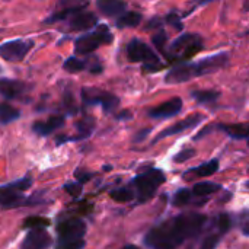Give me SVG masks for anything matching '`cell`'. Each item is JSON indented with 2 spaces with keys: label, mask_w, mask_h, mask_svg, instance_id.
Here are the masks:
<instances>
[{
  "label": "cell",
  "mask_w": 249,
  "mask_h": 249,
  "mask_svg": "<svg viewBox=\"0 0 249 249\" xmlns=\"http://www.w3.org/2000/svg\"><path fill=\"white\" fill-rule=\"evenodd\" d=\"M109 197L117 203H128L136 197V194L130 188H117L109 193Z\"/></svg>",
  "instance_id": "484cf974"
},
{
  "label": "cell",
  "mask_w": 249,
  "mask_h": 249,
  "mask_svg": "<svg viewBox=\"0 0 249 249\" xmlns=\"http://www.w3.org/2000/svg\"><path fill=\"white\" fill-rule=\"evenodd\" d=\"M206 223L203 214H179L147 232L146 247L152 249H175L190 238H196Z\"/></svg>",
  "instance_id": "6da1fadb"
},
{
  "label": "cell",
  "mask_w": 249,
  "mask_h": 249,
  "mask_svg": "<svg viewBox=\"0 0 249 249\" xmlns=\"http://www.w3.org/2000/svg\"><path fill=\"white\" fill-rule=\"evenodd\" d=\"M86 233V225L80 219H69L57 226L58 241H73L82 239Z\"/></svg>",
  "instance_id": "30bf717a"
},
{
  "label": "cell",
  "mask_w": 249,
  "mask_h": 249,
  "mask_svg": "<svg viewBox=\"0 0 249 249\" xmlns=\"http://www.w3.org/2000/svg\"><path fill=\"white\" fill-rule=\"evenodd\" d=\"M162 69H165V64H162L160 61L143 64V71H144V73H153V71H159V70H162Z\"/></svg>",
  "instance_id": "8d00e7d4"
},
{
  "label": "cell",
  "mask_w": 249,
  "mask_h": 249,
  "mask_svg": "<svg viewBox=\"0 0 249 249\" xmlns=\"http://www.w3.org/2000/svg\"><path fill=\"white\" fill-rule=\"evenodd\" d=\"M150 131H152V128H150V127H149V128H143V130H140V131L133 137V142H134V143H142V142L149 136V133H150Z\"/></svg>",
  "instance_id": "74e56055"
},
{
  "label": "cell",
  "mask_w": 249,
  "mask_h": 249,
  "mask_svg": "<svg viewBox=\"0 0 249 249\" xmlns=\"http://www.w3.org/2000/svg\"><path fill=\"white\" fill-rule=\"evenodd\" d=\"M83 9H85V4H82V6L66 7V9L60 10V12H54L50 18H47V19L44 20V23H54V22H58V20L69 19V18H71L74 13H77V12H80V10H83Z\"/></svg>",
  "instance_id": "44dd1931"
},
{
  "label": "cell",
  "mask_w": 249,
  "mask_h": 249,
  "mask_svg": "<svg viewBox=\"0 0 249 249\" xmlns=\"http://www.w3.org/2000/svg\"><path fill=\"white\" fill-rule=\"evenodd\" d=\"M231 226H232L231 216L229 214H220V217H219V228H220L222 233L229 232L231 231Z\"/></svg>",
  "instance_id": "e575fe53"
},
{
  "label": "cell",
  "mask_w": 249,
  "mask_h": 249,
  "mask_svg": "<svg viewBox=\"0 0 249 249\" xmlns=\"http://www.w3.org/2000/svg\"><path fill=\"white\" fill-rule=\"evenodd\" d=\"M194 156H196V150H194V149H184L182 152H179V153H177V155L174 156V162H177V163H184V162L190 160V159L194 158Z\"/></svg>",
  "instance_id": "1f68e13d"
},
{
  "label": "cell",
  "mask_w": 249,
  "mask_h": 249,
  "mask_svg": "<svg viewBox=\"0 0 249 249\" xmlns=\"http://www.w3.org/2000/svg\"><path fill=\"white\" fill-rule=\"evenodd\" d=\"M51 245V236L45 229H31L22 242V249H47Z\"/></svg>",
  "instance_id": "4fadbf2b"
},
{
  "label": "cell",
  "mask_w": 249,
  "mask_h": 249,
  "mask_svg": "<svg viewBox=\"0 0 249 249\" xmlns=\"http://www.w3.org/2000/svg\"><path fill=\"white\" fill-rule=\"evenodd\" d=\"M222 190V185L214 184V182H198L193 188V194L197 197H206L210 194H214Z\"/></svg>",
  "instance_id": "7402d4cb"
},
{
  "label": "cell",
  "mask_w": 249,
  "mask_h": 249,
  "mask_svg": "<svg viewBox=\"0 0 249 249\" xmlns=\"http://www.w3.org/2000/svg\"><path fill=\"white\" fill-rule=\"evenodd\" d=\"M203 50V38L198 34H182L179 35L165 51V55L171 61H184L194 57Z\"/></svg>",
  "instance_id": "3957f363"
},
{
  "label": "cell",
  "mask_w": 249,
  "mask_h": 249,
  "mask_svg": "<svg viewBox=\"0 0 249 249\" xmlns=\"http://www.w3.org/2000/svg\"><path fill=\"white\" fill-rule=\"evenodd\" d=\"M242 232H244V235L249 236V222H247V223L242 226Z\"/></svg>",
  "instance_id": "7bdbcfd3"
},
{
  "label": "cell",
  "mask_w": 249,
  "mask_h": 249,
  "mask_svg": "<svg viewBox=\"0 0 249 249\" xmlns=\"http://www.w3.org/2000/svg\"><path fill=\"white\" fill-rule=\"evenodd\" d=\"M142 13L139 12H124L117 19V28H134L142 22Z\"/></svg>",
  "instance_id": "ffe728a7"
},
{
  "label": "cell",
  "mask_w": 249,
  "mask_h": 249,
  "mask_svg": "<svg viewBox=\"0 0 249 249\" xmlns=\"http://www.w3.org/2000/svg\"><path fill=\"white\" fill-rule=\"evenodd\" d=\"M117 118H118V120H131V118H133V114H131L130 111H123L121 114L117 115Z\"/></svg>",
  "instance_id": "b9f144b4"
},
{
  "label": "cell",
  "mask_w": 249,
  "mask_h": 249,
  "mask_svg": "<svg viewBox=\"0 0 249 249\" xmlns=\"http://www.w3.org/2000/svg\"><path fill=\"white\" fill-rule=\"evenodd\" d=\"M63 125H64V117L53 115L47 121H36V123H34L32 130L38 136H50L51 133H54L57 128H60Z\"/></svg>",
  "instance_id": "2e32d148"
},
{
  "label": "cell",
  "mask_w": 249,
  "mask_h": 249,
  "mask_svg": "<svg viewBox=\"0 0 249 249\" xmlns=\"http://www.w3.org/2000/svg\"><path fill=\"white\" fill-rule=\"evenodd\" d=\"M163 182H165V175L160 169L153 168L144 174L137 175L133 179V185L136 187L139 203H144L150 200Z\"/></svg>",
  "instance_id": "277c9868"
},
{
  "label": "cell",
  "mask_w": 249,
  "mask_h": 249,
  "mask_svg": "<svg viewBox=\"0 0 249 249\" xmlns=\"http://www.w3.org/2000/svg\"><path fill=\"white\" fill-rule=\"evenodd\" d=\"M165 20H166L169 25H172L175 29H178V31H181V29H182V23H181L179 15H177L175 12H171V13L165 18Z\"/></svg>",
  "instance_id": "d6a6232c"
},
{
  "label": "cell",
  "mask_w": 249,
  "mask_h": 249,
  "mask_svg": "<svg viewBox=\"0 0 249 249\" xmlns=\"http://www.w3.org/2000/svg\"><path fill=\"white\" fill-rule=\"evenodd\" d=\"M121 249H140L139 247H136V245H127V247H124V248Z\"/></svg>",
  "instance_id": "ee69618b"
},
{
  "label": "cell",
  "mask_w": 249,
  "mask_h": 249,
  "mask_svg": "<svg viewBox=\"0 0 249 249\" xmlns=\"http://www.w3.org/2000/svg\"><path fill=\"white\" fill-rule=\"evenodd\" d=\"M217 171H219V160L213 159V160H209L197 168H193L190 172L196 174L197 177H210V175L216 174Z\"/></svg>",
  "instance_id": "603a6c76"
},
{
  "label": "cell",
  "mask_w": 249,
  "mask_h": 249,
  "mask_svg": "<svg viewBox=\"0 0 249 249\" xmlns=\"http://www.w3.org/2000/svg\"><path fill=\"white\" fill-rule=\"evenodd\" d=\"M96 7L102 15L115 18L125 12L127 3L124 0H96Z\"/></svg>",
  "instance_id": "9a60e30c"
},
{
  "label": "cell",
  "mask_w": 249,
  "mask_h": 249,
  "mask_svg": "<svg viewBox=\"0 0 249 249\" xmlns=\"http://www.w3.org/2000/svg\"><path fill=\"white\" fill-rule=\"evenodd\" d=\"M96 23H98L96 15H93L92 12H83V10L74 13L69 19V26L73 31H88L96 26Z\"/></svg>",
  "instance_id": "5bb4252c"
},
{
  "label": "cell",
  "mask_w": 249,
  "mask_h": 249,
  "mask_svg": "<svg viewBox=\"0 0 249 249\" xmlns=\"http://www.w3.org/2000/svg\"><path fill=\"white\" fill-rule=\"evenodd\" d=\"M25 83L13 79H0V95L7 99H15L25 90Z\"/></svg>",
  "instance_id": "e0dca14e"
},
{
  "label": "cell",
  "mask_w": 249,
  "mask_h": 249,
  "mask_svg": "<svg viewBox=\"0 0 249 249\" xmlns=\"http://www.w3.org/2000/svg\"><path fill=\"white\" fill-rule=\"evenodd\" d=\"M50 220L42 216H29L23 220V228L28 229H45L50 226Z\"/></svg>",
  "instance_id": "4316f807"
},
{
  "label": "cell",
  "mask_w": 249,
  "mask_h": 249,
  "mask_svg": "<svg viewBox=\"0 0 249 249\" xmlns=\"http://www.w3.org/2000/svg\"><path fill=\"white\" fill-rule=\"evenodd\" d=\"M228 61H229V55L226 53H220V54L209 55L198 63H185V64L175 66L166 73L165 83H169V85L185 83L194 77L219 71L228 64Z\"/></svg>",
  "instance_id": "7a4b0ae2"
},
{
  "label": "cell",
  "mask_w": 249,
  "mask_h": 249,
  "mask_svg": "<svg viewBox=\"0 0 249 249\" xmlns=\"http://www.w3.org/2000/svg\"><path fill=\"white\" fill-rule=\"evenodd\" d=\"M86 245L85 239H73V241H58L55 249H83Z\"/></svg>",
  "instance_id": "f546056e"
},
{
  "label": "cell",
  "mask_w": 249,
  "mask_h": 249,
  "mask_svg": "<svg viewBox=\"0 0 249 249\" xmlns=\"http://www.w3.org/2000/svg\"><path fill=\"white\" fill-rule=\"evenodd\" d=\"M214 128H216V125H207L206 128H203V130H201V131H200V133H198V134H197V136L194 137V140H196V142H197V140H200L201 137L207 136V134H209L210 131H213Z\"/></svg>",
  "instance_id": "ab89813d"
},
{
  "label": "cell",
  "mask_w": 249,
  "mask_h": 249,
  "mask_svg": "<svg viewBox=\"0 0 249 249\" xmlns=\"http://www.w3.org/2000/svg\"><path fill=\"white\" fill-rule=\"evenodd\" d=\"M93 127H95V121L93 118L90 117H85L83 120H80L77 123V130H79V136L76 137V140H80V139H86L90 136V133L93 131Z\"/></svg>",
  "instance_id": "d4e9b609"
},
{
  "label": "cell",
  "mask_w": 249,
  "mask_h": 249,
  "mask_svg": "<svg viewBox=\"0 0 249 249\" xmlns=\"http://www.w3.org/2000/svg\"><path fill=\"white\" fill-rule=\"evenodd\" d=\"M216 128L225 131L232 139H249V123H241V124H219Z\"/></svg>",
  "instance_id": "ac0fdd59"
},
{
  "label": "cell",
  "mask_w": 249,
  "mask_h": 249,
  "mask_svg": "<svg viewBox=\"0 0 249 249\" xmlns=\"http://www.w3.org/2000/svg\"><path fill=\"white\" fill-rule=\"evenodd\" d=\"M32 185L31 178H22L12 184L0 187V206L4 209H12L22 206L23 191L29 190Z\"/></svg>",
  "instance_id": "8992f818"
},
{
  "label": "cell",
  "mask_w": 249,
  "mask_h": 249,
  "mask_svg": "<svg viewBox=\"0 0 249 249\" xmlns=\"http://www.w3.org/2000/svg\"><path fill=\"white\" fill-rule=\"evenodd\" d=\"M20 117V111L15 107H12L10 104H0V124L6 125L10 124L16 120H19Z\"/></svg>",
  "instance_id": "d6986e66"
},
{
  "label": "cell",
  "mask_w": 249,
  "mask_h": 249,
  "mask_svg": "<svg viewBox=\"0 0 249 249\" xmlns=\"http://www.w3.org/2000/svg\"><path fill=\"white\" fill-rule=\"evenodd\" d=\"M112 34L107 25H99L92 32H88L85 35H80L74 42V51L80 55H86L93 53L101 44H109L112 42Z\"/></svg>",
  "instance_id": "5b68a950"
},
{
  "label": "cell",
  "mask_w": 249,
  "mask_h": 249,
  "mask_svg": "<svg viewBox=\"0 0 249 249\" xmlns=\"http://www.w3.org/2000/svg\"><path fill=\"white\" fill-rule=\"evenodd\" d=\"M182 111V99L181 98H172L163 104H160L156 108L149 109V117L155 120H165V118H172L178 115Z\"/></svg>",
  "instance_id": "7c38bea8"
},
{
  "label": "cell",
  "mask_w": 249,
  "mask_h": 249,
  "mask_svg": "<svg viewBox=\"0 0 249 249\" xmlns=\"http://www.w3.org/2000/svg\"><path fill=\"white\" fill-rule=\"evenodd\" d=\"M203 121H204V115H201V114L190 115V117L181 120L179 123H177V124L168 127V128H165L163 131H160V133L155 137V140L152 142V144H155L156 142H160V140L165 139V137H169V136H174V134H179V133H184V131H187V130H190V128H194V127H197L198 124H201Z\"/></svg>",
  "instance_id": "8fae6325"
},
{
  "label": "cell",
  "mask_w": 249,
  "mask_h": 249,
  "mask_svg": "<svg viewBox=\"0 0 249 249\" xmlns=\"http://www.w3.org/2000/svg\"><path fill=\"white\" fill-rule=\"evenodd\" d=\"M127 57L130 61L134 63H158L159 57L158 54L143 41L140 39H133L127 45Z\"/></svg>",
  "instance_id": "9c48e42d"
},
{
  "label": "cell",
  "mask_w": 249,
  "mask_h": 249,
  "mask_svg": "<svg viewBox=\"0 0 249 249\" xmlns=\"http://www.w3.org/2000/svg\"><path fill=\"white\" fill-rule=\"evenodd\" d=\"M76 178L77 181L82 184V182H86L92 178V174H86V172H82V171H76Z\"/></svg>",
  "instance_id": "f35d334b"
},
{
  "label": "cell",
  "mask_w": 249,
  "mask_h": 249,
  "mask_svg": "<svg viewBox=\"0 0 249 249\" xmlns=\"http://www.w3.org/2000/svg\"><path fill=\"white\" fill-rule=\"evenodd\" d=\"M219 244V236L217 235H210L204 239L203 245L200 249H214Z\"/></svg>",
  "instance_id": "d590c367"
},
{
  "label": "cell",
  "mask_w": 249,
  "mask_h": 249,
  "mask_svg": "<svg viewBox=\"0 0 249 249\" xmlns=\"http://www.w3.org/2000/svg\"><path fill=\"white\" fill-rule=\"evenodd\" d=\"M162 25V20L159 19V18H153V19H150L149 20V25L146 26V29H152V28H158V26H160Z\"/></svg>",
  "instance_id": "60d3db41"
},
{
  "label": "cell",
  "mask_w": 249,
  "mask_h": 249,
  "mask_svg": "<svg viewBox=\"0 0 249 249\" xmlns=\"http://www.w3.org/2000/svg\"><path fill=\"white\" fill-rule=\"evenodd\" d=\"M64 190L73 196V197H79L80 193H82V184L80 182H70V184H66L64 185Z\"/></svg>",
  "instance_id": "836d02e7"
},
{
  "label": "cell",
  "mask_w": 249,
  "mask_h": 249,
  "mask_svg": "<svg viewBox=\"0 0 249 249\" xmlns=\"http://www.w3.org/2000/svg\"><path fill=\"white\" fill-rule=\"evenodd\" d=\"M82 101L85 105H98L99 104L105 112H112L120 104L118 96H115L109 92H104L99 89H89V88L82 89Z\"/></svg>",
  "instance_id": "52a82bcc"
},
{
  "label": "cell",
  "mask_w": 249,
  "mask_h": 249,
  "mask_svg": "<svg viewBox=\"0 0 249 249\" xmlns=\"http://www.w3.org/2000/svg\"><path fill=\"white\" fill-rule=\"evenodd\" d=\"M166 41H168V35H166V32H165L163 29H159V32L155 34V35L152 36L153 45H155L159 51H162V53H165V44H166Z\"/></svg>",
  "instance_id": "4dcf8cb0"
},
{
  "label": "cell",
  "mask_w": 249,
  "mask_h": 249,
  "mask_svg": "<svg viewBox=\"0 0 249 249\" xmlns=\"http://www.w3.org/2000/svg\"><path fill=\"white\" fill-rule=\"evenodd\" d=\"M248 144H249V140H248Z\"/></svg>",
  "instance_id": "7dc6e473"
},
{
  "label": "cell",
  "mask_w": 249,
  "mask_h": 249,
  "mask_svg": "<svg viewBox=\"0 0 249 249\" xmlns=\"http://www.w3.org/2000/svg\"><path fill=\"white\" fill-rule=\"evenodd\" d=\"M190 200H191V190H188V188H181V190H178V191L175 193L172 203H174V206H177V207H182V206L188 204Z\"/></svg>",
  "instance_id": "f1b7e54d"
},
{
  "label": "cell",
  "mask_w": 249,
  "mask_h": 249,
  "mask_svg": "<svg viewBox=\"0 0 249 249\" xmlns=\"http://www.w3.org/2000/svg\"><path fill=\"white\" fill-rule=\"evenodd\" d=\"M207 1H212V0H200V3H207Z\"/></svg>",
  "instance_id": "f6af8a7d"
},
{
  "label": "cell",
  "mask_w": 249,
  "mask_h": 249,
  "mask_svg": "<svg viewBox=\"0 0 249 249\" xmlns=\"http://www.w3.org/2000/svg\"><path fill=\"white\" fill-rule=\"evenodd\" d=\"M191 96L198 104H213L220 98V92H217V90H194V92H191Z\"/></svg>",
  "instance_id": "cb8c5ba5"
},
{
  "label": "cell",
  "mask_w": 249,
  "mask_h": 249,
  "mask_svg": "<svg viewBox=\"0 0 249 249\" xmlns=\"http://www.w3.org/2000/svg\"><path fill=\"white\" fill-rule=\"evenodd\" d=\"M86 67V63L80 58H76V57H70L64 61L63 64V69L69 73H79L82 71L83 69Z\"/></svg>",
  "instance_id": "83f0119b"
},
{
  "label": "cell",
  "mask_w": 249,
  "mask_h": 249,
  "mask_svg": "<svg viewBox=\"0 0 249 249\" xmlns=\"http://www.w3.org/2000/svg\"><path fill=\"white\" fill-rule=\"evenodd\" d=\"M247 187H248V188H249V181H248V182H247Z\"/></svg>",
  "instance_id": "bcb514c9"
},
{
  "label": "cell",
  "mask_w": 249,
  "mask_h": 249,
  "mask_svg": "<svg viewBox=\"0 0 249 249\" xmlns=\"http://www.w3.org/2000/svg\"><path fill=\"white\" fill-rule=\"evenodd\" d=\"M34 47L32 41L13 39L0 45V57L6 61H22Z\"/></svg>",
  "instance_id": "ba28073f"
}]
</instances>
